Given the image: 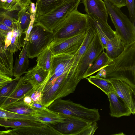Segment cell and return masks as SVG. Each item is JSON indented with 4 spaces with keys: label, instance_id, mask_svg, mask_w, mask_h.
<instances>
[{
    "label": "cell",
    "instance_id": "6da1fadb",
    "mask_svg": "<svg viewBox=\"0 0 135 135\" xmlns=\"http://www.w3.org/2000/svg\"><path fill=\"white\" fill-rule=\"evenodd\" d=\"M99 71L96 75L99 77L120 80L135 88V41L125 46L119 56Z\"/></svg>",
    "mask_w": 135,
    "mask_h": 135
},
{
    "label": "cell",
    "instance_id": "7a4b0ae2",
    "mask_svg": "<svg viewBox=\"0 0 135 135\" xmlns=\"http://www.w3.org/2000/svg\"><path fill=\"white\" fill-rule=\"evenodd\" d=\"M69 72L63 74L50 81L44 82L41 103L47 108L54 100L73 93L78 84Z\"/></svg>",
    "mask_w": 135,
    "mask_h": 135
},
{
    "label": "cell",
    "instance_id": "3957f363",
    "mask_svg": "<svg viewBox=\"0 0 135 135\" xmlns=\"http://www.w3.org/2000/svg\"><path fill=\"white\" fill-rule=\"evenodd\" d=\"M89 27L87 15L75 10L70 13L54 29L53 39L69 38L86 32Z\"/></svg>",
    "mask_w": 135,
    "mask_h": 135
},
{
    "label": "cell",
    "instance_id": "277c9868",
    "mask_svg": "<svg viewBox=\"0 0 135 135\" xmlns=\"http://www.w3.org/2000/svg\"><path fill=\"white\" fill-rule=\"evenodd\" d=\"M115 32L125 46L135 41V26L127 17L109 0H103Z\"/></svg>",
    "mask_w": 135,
    "mask_h": 135
},
{
    "label": "cell",
    "instance_id": "5b68a950",
    "mask_svg": "<svg viewBox=\"0 0 135 135\" xmlns=\"http://www.w3.org/2000/svg\"><path fill=\"white\" fill-rule=\"evenodd\" d=\"M47 108L60 114L76 117L90 123L97 122L100 119L98 109L87 108L70 99H57Z\"/></svg>",
    "mask_w": 135,
    "mask_h": 135
},
{
    "label": "cell",
    "instance_id": "8992f818",
    "mask_svg": "<svg viewBox=\"0 0 135 135\" xmlns=\"http://www.w3.org/2000/svg\"><path fill=\"white\" fill-rule=\"evenodd\" d=\"M81 0H66L50 12L35 18L34 23L51 32L71 12L77 9Z\"/></svg>",
    "mask_w": 135,
    "mask_h": 135
},
{
    "label": "cell",
    "instance_id": "52a82bcc",
    "mask_svg": "<svg viewBox=\"0 0 135 135\" xmlns=\"http://www.w3.org/2000/svg\"><path fill=\"white\" fill-rule=\"evenodd\" d=\"M54 38L53 32L39 24L34 23L27 42L29 58L32 59L37 57L49 45Z\"/></svg>",
    "mask_w": 135,
    "mask_h": 135
},
{
    "label": "cell",
    "instance_id": "ba28073f",
    "mask_svg": "<svg viewBox=\"0 0 135 135\" xmlns=\"http://www.w3.org/2000/svg\"><path fill=\"white\" fill-rule=\"evenodd\" d=\"M99 36L96 33L85 52L80 60L74 74V78L78 83L82 79L89 67L101 53L104 50Z\"/></svg>",
    "mask_w": 135,
    "mask_h": 135
},
{
    "label": "cell",
    "instance_id": "9c48e42d",
    "mask_svg": "<svg viewBox=\"0 0 135 135\" xmlns=\"http://www.w3.org/2000/svg\"><path fill=\"white\" fill-rule=\"evenodd\" d=\"M86 32L69 38L53 39L49 45L53 55L64 54L74 56L81 47Z\"/></svg>",
    "mask_w": 135,
    "mask_h": 135
},
{
    "label": "cell",
    "instance_id": "30bf717a",
    "mask_svg": "<svg viewBox=\"0 0 135 135\" xmlns=\"http://www.w3.org/2000/svg\"><path fill=\"white\" fill-rule=\"evenodd\" d=\"M74 57V56L67 54L53 55L47 81H50L64 73L69 72Z\"/></svg>",
    "mask_w": 135,
    "mask_h": 135
},
{
    "label": "cell",
    "instance_id": "8fae6325",
    "mask_svg": "<svg viewBox=\"0 0 135 135\" xmlns=\"http://www.w3.org/2000/svg\"><path fill=\"white\" fill-rule=\"evenodd\" d=\"M61 114L65 119L55 125V128L62 135H79L84 129L91 123L76 117Z\"/></svg>",
    "mask_w": 135,
    "mask_h": 135
},
{
    "label": "cell",
    "instance_id": "7c38bea8",
    "mask_svg": "<svg viewBox=\"0 0 135 135\" xmlns=\"http://www.w3.org/2000/svg\"><path fill=\"white\" fill-rule=\"evenodd\" d=\"M115 92L130 109L132 114L135 113V88L120 80L109 79Z\"/></svg>",
    "mask_w": 135,
    "mask_h": 135
},
{
    "label": "cell",
    "instance_id": "4fadbf2b",
    "mask_svg": "<svg viewBox=\"0 0 135 135\" xmlns=\"http://www.w3.org/2000/svg\"><path fill=\"white\" fill-rule=\"evenodd\" d=\"M87 15L89 26L96 31L103 48L105 49L106 39L114 37L116 34L115 31L112 29L108 23L95 16L91 14Z\"/></svg>",
    "mask_w": 135,
    "mask_h": 135
},
{
    "label": "cell",
    "instance_id": "5bb4252c",
    "mask_svg": "<svg viewBox=\"0 0 135 135\" xmlns=\"http://www.w3.org/2000/svg\"><path fill=\"white\" fill-rule=\"evenodd\" d=\"M6 135H62L51 124H45L41 126H26L9 130Z\"/></svg>",
    "mask_w": 135,
    "mask_h": 135
},
{
    "label": "cell",
    "instance_id": "9a60e30c",
    "mask_svg": "<svg viewBox=\"0 0 135 135\" xmlns=\"http://www.w3.org/2000/svg\"><path fill=\"white\" fill-rule=\"evenodd\" d=\"M49 72L46 71L37 65L25 72L23 76H21L24 83H30L33 87V90L38 89L47 77Z\"/></svg>",
    "mask_w": 135,
    "mask_h": 135
},
{
    "label": "cell",
    "instance_id": "2e32d148",
    "mask_svg": "<svg viewBox=\"0 0 135 135\" xmlns=\"http://www.w3.org/2000/svg\"><path fill=\"white\" fill-rule=\"evenodd\" d=\"M107 96L109 102L111 116L119 118L129 116L132 114L128 107L115 92L110 93Z\"/></svg>",
    "mask_w": 135,
    "mask_h": 135
},
{
    "label": "cell",
    "instance_id": "e0dca14e",
    "mask_svg": "<svg viewBox=\"0 0 135 135\" xmlns=\"http://www.w3.org/2000/svg\"><path fill=\"white\" fill-rule=\"evenodd\" d=\"M85 11L108 23V13L104 2L102 0H82Z\"/></svg>",
    "mask_w": 135,
    "mask_h": 135
},
{
    "label": "cell",
    "instance_id": "ac0fdd59",
    "mask_svg": "<svg viewBox=\"0 0 135 135\" xmlns=\"http://www.w3.org/2000/svg\"><path fill=\"white\" fill-rule=\"evenodd\" d=\"M33 90V85L30 83H23L21 80V77L16 87L0 108L3 109L11 104L22 99Z\"/></svg>",
    "mask_w": 135,
    "mask_h": 135
},
{
    "label": "cell",
    "instance_id": "d6986e66",
    "mask_svg": "<svg viewBox=\"0 0 135 135\" xmlns=\"http://www.w3.org/2000/svg\"><path fill=\"white\" fill-rule=\"evenodd\" d=\"M32 115L37 121L44 124L54 125L63 122L65 119L61 114L52 110L47 107L34 110Z\"/></svg>",
    "mask_w": 135,
    "mask_h": 135
},
{
    "label": "cell",
    "instance_id": "ffe728a7",
    "mask_svg": "<svg viewBox=\"0 0 135 135\" xmlns=\"http://www.w3.org/2000/svg\"><path fill=\"white\" fill-rule=\"evenodd\" d=\"M29 56L27 50V43L22 49L19 55L18 58H16L13 67V76L15 78L20 77L25 73L28 68L29 64Z\"/></svg>",
    "mask_w": 135,
    "mask_h": 135
},
{
    "label": "cell",
    "instance_id": "44dd1931",
    "mask_svg": "<svg viewBox=\"0 0 135 135\" xmlns=\"http://www.w3.org/2000/svg\"><path fill=\"white\" fill-rule=\"evenodd\" d=\"M106 53L112 60L119 56L125 48L124 43L116 33L113 37L106 39Z\"/></svg>",
    "mask_w": 135,
    "mask_h": 135
},
{
    "label": "cell",
    "instance_id": "7402d4cb",
    "mask_svg": "<svg viewBox=\"0 0 135 135\" xmlns=\"http://www.w3.org/2000/svg\"><path fill=\"white\" fill-rule=\"evenodd\" d=\"M45 124L36 120L0 118V126L6 128H14L26 126H41Z\"/></svg>",
    "mask_w": 135,
    "mask_h": 135
},
{
    "label": "cell",
    "instance_id": "603a6c76",
    "mask_svg": "<svg viewBox=\"0 0 135 135\" xmlns=\"http://www.w3.org/2000/svg\"><path fill=\"white\" fill-rule=\"evenodd\" d=\"M66 0H36L35 18L50 12Z\"/></svg>",
    "mask_w": 135,
    "mask_h": 135
},
{
    "label": "cell",
    "instance_id": "cb8c5ba5",
    "mask_svg": "<svg viewBox=\"0 0 135 135\" xmlns=\"http://www.w3.org/2000/svg\"><path fill=\"white\" fill-rule=\"evenodd\" d=\"M111 60L104 51H103L89 67L84 76V79L86 78L99 71L107 65Z\"/></svg>",
    "mask_w": 135,
    "mask_h": 135
},
{
    "label": "cell",
    "instance_id": "d4e9b609",
    "mask_svg": "<svg viewBox=\"0 0 135 135\" xmlns=\"http://www.w3.org/2000/svg\"><path fill=\"white\" fill-rule=\"evenodd\" d=\"M86 79L89 82L101 89L107 95L110 93L115 92L112 83L109 79L96 75L90 76Z\"/></svg>",
    "mask_w": 135,
    "mask_h": 135
},
{
    "label": "cell",
    "instance_id": "484cf974",
    "mask_svg": "<svg viewBox=\"0 0 135 135\" xmlns=\"http://www.w3.org/2000/svg\"><path fill=\"white\" fill-rule=\"evenodd\" d=\"M53 54L49 46L38 55L37 65L49 71L51 66Z\"/></svg>",
    "mask_w": 135,
    "mask_h": 135
},
{
    "label": "cell",
    "instance_id": "4316f807",
    "mask_svg": "<svg viewBox=\"0 0 135 135\" xmlns=\"http://www.w3.org/2000/svg\"><path fill=\"white\" fill-rule=\"evenodd\" d=\"M3 109L18 114L32 115L34 110L25 104L22 99L11 104Z\"/></svg>",
    "mask_w": 135,
    "mask_h": 135
},
{
    "label": "cell",
    "instance_id": "83f0119b",
    "mask_svg": "<svg viewBox=\"0 0 135 135\" xmlns=\"http://www.w3.org/2000/svg\"><path fill=\"white\" fill-rule=\"evenodd\" d=\"M35 15L36 13H31L30 6L17 12V20L24 32L27 30L32 18L35 16Z\"/></svg>",
    "mask_w": 135,
    "mask_h": 135
},
{
    "label": "cell",
    "instance_id": "f1b7e54d",
    "mask_svg": "<svg viewBox=\"0 0 135 135\" xmlns=\"http://www.w3.org/2000/svg\"><path fill=\"white\" fill-rule=\"evenodd\" d=\"M13 55L0 52V70L11 78L13 76Z\"/></svg>",
    "mask_w": 135,
    "mask_h": 135
},
{
    "label": "cell",
    "instance_id": "f546056e",
    "mask_svg": "<svg viewBox=\"0 0 135 135\" xmlns=\"http://www.w3.org/2000/svg\"><path fill=\"white\" fill-rule=\"evenodd\" d=\"M31 0H6L3 8L9 12H18L30 6Z\"/></svg>",
    "mask_w": 135,
    "mask_h": 135
},
{
    "label": "cell",
    "instance_id": "4dcf8cb0",
    "mask_svg": "<svg viewBox=\"0 0 135 135\" xmlns=\"http://www.w3.org/2000/svg\"><path fill=\"white\" fill-rule=\"evenodd\" d=\"M18 12H9L0 8V22L5 26L12 28L13 22L17 20Z\"/></svg>",
    "mask_w": 135,
    "mask_h": 135
},
{
    "label": "cell",
    "instance_id": "1f68e13d",
    "mask_svg": "<svg viewBox=\"0 0 135 135\" xmlns=\"http://www.w3.org/2000/svg\"><path fill=\"white\" fill-rule=\"evenodd\" d=\"M20 77L13 79L0 90V107L15 89Z\"/></svg>",
    "mask_w": 135,
    "mask_h": 135
},
{
    "label": "cell",
    "instance_id": "d6a6232c",
    "mask_svg": "<svg viewBox=\"0 0 135 135\" xmlns=\"http://www.w3.org/2000/svg\"><path fill=\"white\" fill-rule=\"evenodd\" d=\"M0 118L8 119H24L36 120L35 117L32 115L18 114L0 108Z\"/></svg>",
    "mask_w": 135,
    "mask_h": 135
},
{
    "label": "cell",
    "instance_id": "836d02e7",
    "mask_svg": "<svg viewBox=\"0 0 135 135\" xmlns=\"http://www.w3.org/2000/svg\"><path fill=\"white\" fill-rule=\"evenodd\" d=\"M134 0H126V4L128 10L130 20L135 25Z\"/></svg>",
    "mask_w": 135,
    "mask_h": 135
},
{
    "label": "cell",
    "instance_id": "e575fe53",
    "mask_svg": "<svg viewBox=\"0 0 135 135\" xmlns=\"http://www.w3.org/2000/svg\"><path fill=\"white\" fill-rule=\"evenodd\" d=\"M18 40L17 38L13 36L11 44L6 49L11 54H13L18 50H21Z\"/></svg>",
    "mask_w": 135,
    "mask_h": 135
},
{
    "label": "cell",
    "instance_id": "d590c367",
    "mask_svg": "<svg viewBox=\"0 0 135 135\" xmlns=\"http://www.w3.org/2000/svg\"><path fill=\"white\" fill-rule=\"evenodd\" d=\"M98 127L96 122H94L86 127L79 135H93Z\"/></svg>",
    "mask_w": 135,
    "mask_h": 135
},
{
    "label": "cell",
    "instance_id": "8d00e7d4",
    "mask_svg": "<svg viewBox=\"0 0 135 135\" xmlns=\"http://www.w3.org/2000/svg\"><path fill=\"white\" fill-rule=\"evenodd\" d=\"M12 29L8 27L0 22V41L4 44L6 37L8 32L12 31Z\"/></svg>",
    "mask_w": 135,
    "mask_h": 135
},
{
    "label": "cell",
    "instance_id": "74e56055",
    "mask_svg": "<svg viewBox=\"0 0 135 135\" xmlns=\"http://www.w3.org/2000/svg\"><path fill=\"white\" fill-rule=\"evenodd\" d=\"M12 78L0 70V90L13 80Z\"/></svg>",
    "mask_w": 135,
    "mask_h": 135
},
{
    "label": "cell",
    "instance_id": "f35d334b",
    "mask_svg": "<svg viewBox=\"0 0 135 135\" xmlns=\"http://www.w3.org/2000/svg\"><path fill=\"white\" fill-rule=\"evenodd\" d=\"M13 35V30L12 31L9 32L6 37L4 44V48L6 51L8 47L11 44Z\"/></svg>",
    "mask_w": 135,
    "mask_h": 135
},
{
    "label": "cell",
    "instance_id": "ab89813d",
    "mask_svg": "<svg viewBox=\"0 0 135 135\" xmlns=\"http://www.w3.org/2000/svg\"><path fill=\"white\" fill-rule=\"evenodd\" d=\"M109 0L113 4L119 8L126 5V0Z\"/></svg>",
    "mask_w": 135,
    "mask_h": 135
},
{
    "label": "cell",
    "instance_id": "60d3db41",
    "mask_svg": "<svg viewBox=\"0 0 135 135\" xmlns=\"http://www.w3.org/2000/svg\"><path fill=\"white\" fill-rule=\"evenodd\" d=\"M22 100L25 104L32 108V104L33 102L29 95H28L25 96L22 99Z\"/></svg>",
    "mask_w": 135,
    "mask_h": 135
},
{
    "label": "cell",
    "instance_id": "b9f144b4",
    "mask_svg": "<svg viewBox=\"0 0 135 135\" xmlns=\"http://www.w3.org/2000/svg\"><path fill=\"white\" fill-rule=\"evenodd\" d=\"M46 108L41 103L37 102H33L32 108L35 110L40 109H44Z\"/></svg>",
    "mask_w": 135,
    "mask_h": 135
},
{
    "label": "cell",
    "instance_id": "7bdbcfd3",
    "mask_svg": "<svg viewBox=\"0 0 135 135\" xmlns=\"http://www.w3.org/2000/svg\"><path fill=\"white\" fill-rule=\"evenodd\" d=\"M9 131V130L6 131H0V135H6Z\"/></svg>",
    "mask_w": 135,
    "mask_h": 135
},
{
    "label": "cell",
    "instance_id": "ee69618b",
    "mask_svg": "<svg viewBox=\"0 0 135 135\" xmlns=\"http://www.w3.org/2000/svg\"><path fill=\"white\" fill-rule=\"evenodd\" d=\"M6 1V0H0V8H3V4Z\"/></svg>",
    "mask_w": 135,
    "mask_h": 135
}]
</instances>
